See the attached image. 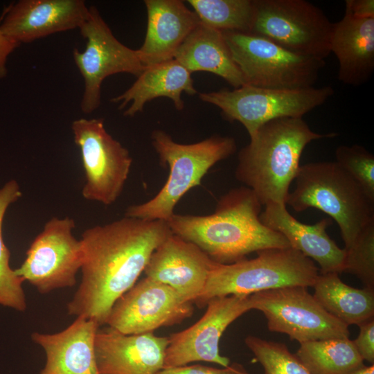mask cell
Returning <instances> with one entry per match:
<instances>
[{
  "instance_id": "cell-3",
  "label": "cell",
  "mask_w": 374,
  "mask_h": 374,
  "mask_svg": "<svg viewBox=\"0 0 374 374\" xmlns=\"http://www.w3.org/2000/svg\"><path fill=\"white\" fill-rule=\"evenodd\" d=\"M335 136L314 132L303 118L271 120L260 126L239 151L235 176L253 192L261 205L285 204L306 145Z\"/></svg>"
},
{
  "instance_id": "cell-25",
  "label": "cell",
  "mask_w": 374,
  "mask_h": 374,
  "mask_svg": "<svg viewBox=\"0 0 374 374\" xmlns=\"http://www.w3.org/2000/svg\"><path fill=\"white\" fill-rule=\"evenodd\" d=\"M312 287L319 303L348 326H359L374 318V289L348 285L335 272L319 274Z\"/></svg>"
},
{
  "instance_id": "cell-5",
  "label": "cell",
  "mask_w": 374,
  "mask_h": 374,
  "mask_svg": "<svg viewBox=\"0 0 374 374\" xmlns=\"http://www.w3.org/2000/svg\"><path fill=\"white\" fill-rule=\"evenodd\" d=\"M151 139L160 163L168 166L169 175L154 197L129 206L126 217L168 222L181 197L200 185L212 166L236 151L235 141L231 136L215 135L195 143L181 144L164 131L156 130Z\"/></svg>"
},
{
  "instance_id": "cell-16",
  "label": "cell",
  "mask_w": 374,
  "mask_h": 374,
  "mask_svg": "<svg viewBox=\"0 0 374 374\" xmlns=\"http://www.w3.org/2000/svg\"><path fill=\"white\" fill-rule=\"evenodd\" d=\"M216 263L197 246L172 233L152 253L144 271L194 303Z\"/></svg>"
},
{
  "instance_id": "cell-20",
  "label": "cell",
  "mask_w": 374,
  "mask_h": 374,
  "mask_svg": "<svg viewBox=\"0 0 374 374\" xmlns=\"http://www.w3.org/2000/svg\"><path fill=\"white\" fill-rule=\"evenodd\" d=\"M148 23L142 46L136 50L146 67L174 59L190 33L200 23L195 12L179 0H145Z\"/></svg>"
},
{
  "instance_id": "cell-26",
  "label": "cell",
  "mask_w": 374,
  "mask_h": 374,
  "mask_svg": "<svg viewBox=\"0 0 374 374\" xmlns=\"http://www.w3.org/2000/svg\"><path fill=\"white\" fill-rule=\"evenodd\" d=\"M295 355L310 374H348L364 366L349 338L303 342Z\"/></svg>"
},
{
  "instance_id": "cell-14",
  "label": "cell",
  "mask_w": 374,
  "mask_h": 374,
  "mask_svg": "<svg viewBox=\"0 0 374 374\" xmlns=\"http://www.w3.org/2000/svg\"><path fill=\"white\" fill-rule=\"evenodd\" d=\"M193 303L170 286L145 277L114 304L106 324L124 335L153 332L190 317Z\"/></svg>"
},
{
  "instance_id": "cell-29",
  "label": "cell",
  "mask_w": 374,
  "mask_h": 374,
  "mask_svg": "<svg viewBox=\"0 0 374 374\" xmlns=\"http://www.w3.org/2000/svg\"><path fill=\"white\" fill-rule=\"evenodd\" d=\"M244 343L263 368L262 374H310L283 343L249 335Z\"/></svg>"
},
{
  "instance_id": "cell-6",
  "label": "cell",
  "mask_w": 374,
  "mask_h": 374,
  "mask_svg": "<svg viewBox=\"0 0 374 374\" xmlns=\"http://www.w3.org/2000/svg\"><path fill=\"white\" fill-rule=\"evenodd\" d=\"M252 259L216 263L194 303L199 308L217 297L251 295L290 286L313 287L319 269L314 261L292 247L259 251Z\"/></svg>"
},
{
  "instance_id": "cell-19",
  "label": "cell",
  "mask_w": 374,
  "mask_h": 374,
  "mask_svg": "<svg viewBox=\"0 0 374 374\" xmlns=\"http://www.w3.org/2000/svg\"><path fill=\"white\" fill-rule=\"evenodd\" d=\"M99 327L96 321L79 316L60 332H33L32 340L44 349L46 355L39 374H99L95 355Z\"/></svg>"
},
{
  "instance_id": "cell-12",
  "label": "cell",
  "mask_w": 374,
  "mask_h": 374,
  "mask_svg": "<svg viewBox=\"0 0 374 374\" xmlns=\"http://www.w3.org/2000/svg\"><path fill=\"white\" fill-rule=\"evenodd\" d=\"M75 226L67 217L49 220L15 274L42 294L74 286L82 262V242L72 233Z\"/></svg>"
},
{
  "instance_id": "cell-1",
  "label": "cell",
  "mask_w": 374,
  "mask_h": 374,
  "mask_svg": "<svg viewBox=\"0 0 374 374\" xmlns=\"http://www.w3.org/2000/svg\"><path fill=\"white\" fill-rule=\"evenodd\" d=\"M172 233L167 222L126 216L85 230L82 280L67 303L68 314L106 324L115 302L135 285L152 253Z\"/></svg>"
},
{
  "instance_id": "cell-10",
  "label": "cell",
  "mask_w": 374,
  "mask_h": 374,
  "mask_svg": "<svg viewBox=\"0 0 374 374\" xmlns=\"http://www.w3.org/2000/svg\"><path fill=\"white\" fill-rule=\"evenodd\" d=\"M251 310L263 313L269 331L299 344L349 338L348 326L329 314L303 286H290L250 295Z\"/></svg>"
},
{
  "instance_id": "cell-11",
  "label": "cell",
  "mask_w": 374,
  "mask_h": 374,
  "mask_svg": "<svg viewBox=\"0 0 374 374\" xmlns=\"http://www.w3.org/2000/svg\"><path fill=\"white\" fill-rule=\"evenodd\" d=\"M71 129L84 171L83 197L112 204L121 195L130 173L132 159L129 151L106 131L103 118L76 119Z\"/></svg>"
},
{
  "instance_id": "cell-17",
  "label": "cell",
  "mask_w": 374,
  "mask_h": 374,
  "mask_svg": "<svg viewBox=\"0 0 374 374\" xmlns=\"http://www.w3.org/2000/svg\"><path fill=\"white\" fill-rule=\"evenodd\" d=\"M88 12L82 0H20L6 7L0 28L12 41L28 43L79 28Z\"/></svg>"
},
{
  "instance_id": "cell-7",
  "label": "cell",
  "mask_w": 374,
  "mask_h": 374,
  "mask_svg": "<svg viewBox=\"0 0 374 374\" xmlns=\"http://www.w3.org/2000/svg\"><path fill=\"white\" fill-rule=\"evenodd\" d=\"M246 84L267 89L314 87L324 60L294 53L259 35L222 31Z\"/></svg>"
},
{
  "instance_id": "cell-4",
  "label": "cell",
  "mask_w": 374,
  "mask_h": 374,
  "mask_svg": "<svg viewBox=\"0 0 374 374\" xmlns=\"http://www.w3.org/2000/svg\"><path fill=\"white\" fill-rule=\"evenodd\" d=\"M294 180L285 204L296 212L314 208L330 215L339 226L345 249L374 223V200L336 161L301 165Z\"/></svg>"
},
{
  "instance_id": "cell-24",
  "label": "cell",
  "mask_w": 374,
  "mask_h": 374,
  "mask_svg": "<svg viewBox=\"0 0 374 374\" xmlns=\"http://www.w3.org/2000/svg\"><path fill=\"white\" fill-rule=\"evenodd\" d=\"M174 59L190 73H212L223 78L234 89L246 84L222 32L201 22L179 46Z\"/></svg>"
},
{
  "instance_id": "cell-13",
  "label": "cell",
  "mask_w": 374,
  "mask_h": 374,
  "mask_svg": "<svg viewBox=\"0 0 374 374\" xmlns=\"http://www.w3.org/2000/svg\"><path fill=\"white\" fill-rule=\"evenodd\" d=\"M79 29L87 40L86 48L82 52L74 48L73 56L84 82L80 108L90 114L100 106L101 84L107 77L119 73L138 77L145 67L136 50L116 38L95 6L89 7L87 17Z\"/></svg>"
},
{
  "instance_id": "cell-28",
  "label": "cell",
  "mask_w": 374,
  "mask_h": 374,
  "mask_svg": "<svg viewBox=\"0 0 374 374\" xmlns=\"http://www.w3.org/2000/svg\"><path fill=\"white\" fill-rule=\"evenodd\" d=\"M21 192L18 183L10 180L0 189V305L17 311H25L26 299L24 282L10 266V251L2 235L3 217L8 206L18 200Z\"/></svg>"
},
{
  "instance_id": "cell-15",
  "label": "cell",
  "mask_w": 374,
  "mask_h": 374,
  "mask_svg": "<svg viewBox=\"0 0 374 374\" xmlns=\"http://www.w3.org/2000/svg\"><path fill=\"white\" fill-rule=\"evenodd\" d=\"M203 316L189 328L168 337L163 368L206 362L223 367L230 359L219 352L222 334L235 319L251 310L250 295H229L210 300Z\"/></svg>"
},
{
  "instance_id": "cell-35",
  "label": "cell",
  "mask_w": 374,
  "mask_h": 374,
  "mask_svg": "<svg viewBox=\"0 0 374 374\" xmlns=\"http://www.w3.org/2000/svg\"><path fill=\"white\" fill-rule=\"evenodd\" d=\"M6 13V8L0 16V25ZM20 44L8 38L0 28V78H3L7 75L6 62L8 56Z\"/></svg>"
},
{
  "instance_id": "cell-2",
  "label": "cell",
  "mask_w": 374,
  "mask_h": 374,
  "mask_svg": "<svg viewBox=\"0 0 374 374\" xmlns=\"http://www.w3.org/2000/svg\"><path fill=\"white\" fill-rule=\"evenodd\" d=\"M261 204L246 186L222 195L208 215L174 214L167 222L171 232L193 243L213 261L231 264L252 253L291 247L280 233L260 220Z\"/></svg>"
},
{
  "instance_id": "cell-33",
  "label": "cell",
  "mask_w": 374,
  "mask_h": 374,
  "mask_svg": "<svg viewBox=\"0 0 374 374\" xmlns=\"http://www.w3.org/2000/svg\"><path fill=\"white\" fill-rule=\"evenodd\" d=\"M359 332L353 340L354 345L363 359L374 363V318L359 326Z\"/></svg>"
},
{
  "instance_id": "cell-22",
  "label": "cell",
  "mask_w": 374,
  "mask_h": 374,
  "mask_svg": "<svg viewBox=\"0 0 374 374\" xmlns=\"http://www.w3.org/2000/svg\"><path fill=\"white\" fill-rule=\"evenodd\" d=\"M330 51L339 62V81L355 87L366 83L374 71V18L345 14L332 24Z\"/></svg>"
},
{
  "instance_id": "cell-18",
  "label": "cell",
  "mask_w": 374,
  "mask_h": 374,
  "mask_svg": "<svg viewBox=\"0 0 374 374\" xmlns=\"http://www.w3.org/2000/svg\"><path fill=\"white\" fill-rule=\"evenodd\" d=\"M168 337L153 332L124 335L99 327L95 355L99 374H157L163 368Z\"/></svg>"
},
{
  "instance_id": "cell-34",
  "label": "cell",
  "mask_w": 374,
  "mask_h": 374,
  "mask_svg": "<svg viewBox=\"0 0 374 374\" xmlns=\"http://www.w3.org/2000/svg\"><path fill=\"white\" fill-rule=\"evenodd\" d=\"M345 14L358 19L374 18V1L346 0Z\"/></svg>"
},
{
  "instance_id": "cell-21",
  "label": "cell",
  "mask_w": 374,
  "mask_h": 374,
  "mask_svg": "<svg viewBox=\"0 0 374 374\" xmlns=\"http://www.w3.org/2000/svg\"><path fill=\"white\" fill-rule=\"evenodd\" d=\"M259 215L266 226L280 233L290 246L316 261L321 274L343 272L346 250L330 238L326 229L332 221L323 218L314 224L301 223L287 210L285 204L270 202Z\"/></svg>"
},
{
  "instance_id": "cell-30",
  "label": "cell",
  "mask_w": 374,
  "mask_h": 374,
  "mask_svg": "<svg viewBox=\"0 0 374 374\" xmlns=\"http://www.w3.org/2000/svg\"><path fill=\"white\" fill-rule=\"evenodd\" d=\"M345 250L343 271L357 276L366 287L374 289V223L367 226Z\"/></svg>"
},
{
  "instance_id": "cell-32",
  "label": "cell",
  "mask_w": 374,
  "mask_h": 374,
  "mask_svg": "<svg viewBox=\"0 0 374 374\" xmlns=\"http://www.w3.org/2000/svg\"><path fill=\"white\" fill-rule=\"evenodd\" d=\"M157 374H249L240 364L233 362L222 368L201 364L163 368Z\"/></svg>"
},
{
  "instance_id": "cell-31",
  "label": "cell",
  "mask_w": 374,
  "mask_h": 374,
  "mask_svg": "<svg viewBox=\"0 0 374 374\" xmlns=\"http://www.w3.org/2000/svg\"><path fill=\"white\" fill-rule=\"evenodd\" d=\"M336 162L374 200V156L359 145H340L335 151Z\"/></svg>"
},
{
  "instance_id": "cell-27",
  "label": "cell",
  "mask_w": 374,
  "mask_h": 374,
  "mask_svg": "<svg viewBox=\"0 0 374 374\" xmlns=\"http://www.w3.org/2000/svg\"><path fill=\"white\" fill-rule=\"evenodd\" d=\"M199 21L220 31L249 33L254 0H188Z\"/></svg>"
},
{
  "instance_id": "cell-36",
  "label": "cell",
  "mask_w": 374,
  "mask_h": 374,
  "mask_svg": "<svg viewBox=\"0 0 374 374\" xmlns=\"http://www.w3.org/2000/svg\"><path fill=\"white\" fill-rule=\"evenodd\" d=\"M348 374H374V365L371 364L368 366L364 365L362 367Z\"/></svg>"
},
{
  "instance_id": "cell-9",
  "label": "cell",
  "mask_w": 374,
  "mask_h": 374,
  "mask_svg": "<svg viewBox=\"0 0 374 374\" xmlns=\"http://www.w3.org/2000/svg\"><path fill=\"white\" fill-rule=\"evenodd\" d=\"M249 33L265 37L297 55L324 60L330 53L332 23L305 0H254Z\"/></svg>"
},
{
  "instance_id": "cell-23",
  "label": "cell",
  "mask_w": 374,
  "mask_h": 374,
  "mask_svg": "<svg viewBox=\"0 0 374 374\" xmlns=\"http://www.w3.org/2000/svg\"><path fill=\"white\" fill-rule=\"evenodd\" d=\"M183 92L188 95L197 93L191 73L175 59L146 66L136 80L122 94L114 97L111 102L120 103L118 109L131 105L124 112L126 116H134L142 112L145 105L157 98L172 100L177 110L184 109Z\"/></svg>"
},
{
  "instance_id": "cell-8",
  "label": "cell",
  "mask_w": 374,
  "mask_h": 374,
  "mask_svg": "<svg viewBox=\"0 0 374 374\" xmlns=\"http://www.w3.org/2000/svg\"><path fill=\"white\" fill-rule=\"evenodd\" d=\"M333 94L330 86L276 89L244 84L233 90L199 93V98L217 107L226 120L240 122L251 137L271 120L303 118Z\"/></svg>"
}]
</instances>
